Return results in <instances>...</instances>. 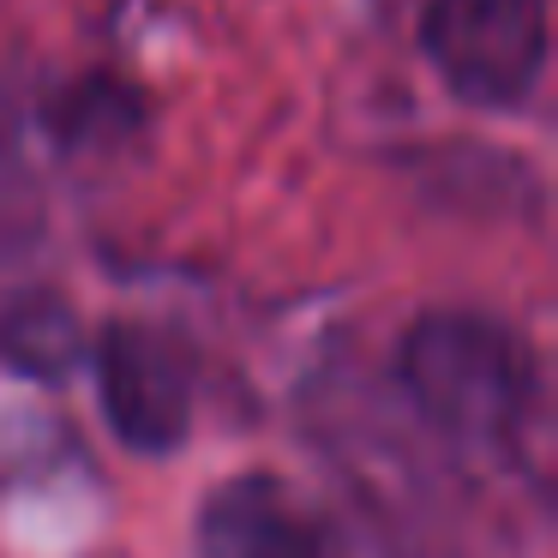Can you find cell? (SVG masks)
I'll return each mask as SVG.
<instances>
[{
	"mask_svg": "<svg viewBox=\"0 0 558 558\" xmlns=\"http://www.w3.org/2000/svg\"><path fill=\"white\" fill-rule=\"evenodd\" d=\"M402 385L438 433L462 445L517 438L534 409V361L517 330L481 313H426L402 337Z\"/></svg>",
	"mask_w": 558,
	"mask_h": 558,
	"instance_id": "1",
	"label": "cell"
},
{
	"mask_svg": "<svg viewBox=\"0 0 558 558\" xmlns=\"http://www.w3.org/2000/svg\"><path fill=\"white\" fill-rule=\"evenodd\" d=\"M426 61L474 109H517L546 73V0H433Z\"/></svg>",
	"mask_w": 558,
	"mask_h": 558,
	"instance_id": "2",
	"label": "cell"
},
{
	"mask_svg": "<svg viewBox=\"0 0 558 558\" xmlns=\"http://www.w3.org/2000/svg\"><path fill=\"white\" fill-rule=\"evenodd\" d=\"M109 426L133 450H174L193 426V354L157 325H109L97 342Z\"/></svg>",
	"mask_w": 558,
	"mask_h": 558,
	"instance_id": "3",
	"label": "cell"
},
{
	"mask_svg": "<svg viewBox=\"0 0 558 558\" xmlns=\"http://www.w3.org/2000/svg\"><path fill=\"white\" fill-rule=\"evenodd\" d=\"M198 541H205V558H342L325 517H313L289 486L265 474L217 486L198 522Z\"/></svg>",
	"mask_w": 558,
	"mask_h": 558,
	"instance_id": "4",
	"label": "cell"
},
{
	"mask_svg": "<svg viewBox=\"0 0 558 558\" xmlns=\"http://www.w3.org/2000/svg\"><path fill=\"white\" fill-rule=\"evenodd\" d=\"M78 313L54 294H25L0 313V361L37 378H61L78 361Z\"/></svg>",
	"mask_w": 558,
	"mask_h": 558,
	"instance_id": "5",
	"label": "cell"
}]
</instances>
